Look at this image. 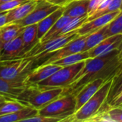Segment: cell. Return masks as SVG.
<instances>
[{
	"instance_id": "obj_29",
	"label": "cell",
	"mask_w": 122,
	"mask_h": 122,
	"mask_svg": "<svg viewBox=\"0 0 122 122\" xmlns=\"http://www.w3.org/2000/svg\"><path fill=\"white\" fill-rule=\"evenodd\" d=\"M122 4V0H112L111 1V3L109 4V6H107L106 8H104V9H102L101 11H96L92 15L89 16L88 17L86 21L93 20V19H96V18H97L99 16H103V15H105V14H107L116 11L117 10H119Z\"/></svg>"
},
{
	"instance_id": "obj_31",
	"label": "cell",
	"mask_w": 122,
	"mask_h": 122,
	"mask_svg": "<svg viewBox=\"0 0 122 122\" xmlns=\"http://www.w3.org/2000/svg\"><path fill=\"white\" fill-rule=\"evenodd\" d=\"M24 122H61L60 119L58 118H53L50 117H46L40 114H37L33 117L29 118Z\"/></svg>"
},
{
	"instance_id": "obj_9",
	"label": "cell",
	"mask_w": 122,
	"mask_h": 122,
	"mask_svg": "<svg viewBox=\"0 0 122 122\" xmlns=\"http://www.w3.org/2000/svg\"><path fill=\"white\" fill-rule=\"evenodd\" d=\"M120 9L116 11L99 16L93 20L85 22L81 26L77 29V33L79 36L91 34L94 31L99 30L106 25H107L110 21H111L119 13Z\"/></svg>"
},
{
	"instance_id": "obj_1",
	"label": "cell",
	"mask_w": 122,
	"mask_h": 122,
	"mask_svg": "<svg viewBox=\"0 0 122 122\" xmlns=\"http://www.w3.org/2000/svg\"><path fill=\"white\" fill-rule=\"evenodd\" d=\"M119 49H114L106 54L86 60L85 66L74 78L73 81L63 88L61 95L76 96L88 83L103 79L109 81L122 69V61L119 58Z\"/></svg>"
},
{
	"instance_id": "obj_13",
	"label": "cell",
	"mask_w": 122,
	"mask_h": 122,
	"mask_svg": "<svg viewBox=\"0 0 122 122\" xmlns=\"http://www.w3.org/2000/svg\"><path fill=\"white\" fill-rule=\"evenodd\" d=\"M28 85L25 81L7 80L0 77V95L11 99H17L19 94Z\"/></svg>"
},
{
	"instance_id": "obj_3",
	"label": "cell",
	"mask_w": 122,
	"mask_h": 122,
	"mask_svg": "<svg viewBox=\"0 0 122 122\" xmlns=\"http://www.w3.org/2000/svg\"><path fill=\"white\" fill-rule=\"evenodd\" d=\"M112 79L106 81L83 107L63 122H88L91 117L96 114L106 102Z\"/></svg>"
},
{
	"instance_id": "obj_19",
	"label": "cell",
	"mask_w": 122,
	"mask_h": 122,
	"mask_svg": "<svg viewBox=\"0 0 122 122\" xmlns=\"http://www.w3.org/2000/svg\"><path fill=\"white\" fill-rule=\"evenodd\" d=\"M37 114H39L38 109L28 106L14 113L0 116V122H24V120Z\"/></svg>"
},
{
	"instance_id": "obj_11",
	"label": "cell",
	"mask_w": 122,
	"mask_h": 122,
	"mask_svg": "<svg viewBox=\"0 0 122 122\" xmlns=\"http://www.w3.org/2000/svg\"><path fill=\"white\" fill-rule=\"evenodd\" d=\"M60 68L62 66L53 64H42L34 69L28 74L25 81L27 85L37 84L50 76Z\"/></svg>"
},
{
	"instance_id": "obj_36",
	"label": "cell",
	"mask_w": 122,
	"mask_h": 122,
	"mask_svg": "<svg viewBox=\"0 0 122 122\" xmlns=\"http://www.w3.org/2000/svg\"><path fill=\"white\" fill-rule=\"evenodd\" d=\"M6 99H9L7 97H4V96H1V95H0V103L1 102H4V101H6Z\"/></svg>"
},
{
	"instance_id": "obj_6",
	"label": "cell",
	"mask_w": 122,
	"mask_h": 122,
	"mask_svg": "<svg viewBox=\"0 0 122 122\" xmlns=\"http://www.w3.org/2000/svg\"><path fill=\"white\" fill-rule=\"evenodd\" d=\"M85 63L86 60H83L70 66H63L50 76L36 84L41 86L65 88L73 81L76 75L85 66Z\"/></svg>"
},
{
	"instance_id": "obj_25",
	"label": "cell",
	"mask_w": 122,
	"mask_h": 122,
	"mask_svg": "<svg viewBox=\"0 0 122 122\" xmlns=\"http://www.w3.org/2000/svg\"><path fill=\"white\" fill-rule=\"evenodd\" d=\"M73 18L70 17L68 16H65V15H62L58 20L54 24V25L51 27V29L45 34V36L40 39V41H45L48 39H52V37H54V36L58 32L60 31Z\"/></svg>"
},
{
	"instance_id": "obj_7",
	"label": "cell",
	"mask_w": 122,
	"mask_h": 122,
	"mask_svg": "<svg viewBox=\"0 0 122 122\" xmlns=\"http://www.w3.org/2000/svg\"><path fill=\"white\" fill-rule=\"evenodd\" d=\"M78 36L77 30H76L63 35L53 37L45 41H40L22 57H40L44 56L47 53L59 49Z\"/></svg>"
},
{
	"instance_id": "obj_17",
	"label": "cell",
	"mask_w": 122,
	"mask_h": 122,
	"mask_svg": "<svg viewBox=\"0 0 122 122\" xmlns=\"http://www.w3.org/2000/svg\"><path fill=\"white\" fill-rule=\"evenodd\" d=\"M37 0H28L16 8L7 11V24L25 18L36 6Z\"/></svg>"
},
{
	"instance_id": "obj_42",
	"label": "cell",
	"mask_w": 122,
	"mask_h": 122,
	"mask_svg": "<svg viewBox=\"0 0 122 122\" xmlns=\"http://www.w3.org/2000/svg\"><path fill=\"white\" fill-rule=\"evenodd\" d=\"M121 46L122 47V44H121Z\"/></svg>"
},
{
	"instance_id": "obj_21",
	"label": "cell",
	"mask_w": 122,
	"mask_h": 122,
	"mask_svg": "<svg viewBox=\"0 0 122 122\" xmlns=\"http://www.w3.org/2000/svg\"><path fill=\"white\" fill-rule=\"evenodd\" d=\"M24 28V26L15 22L6 24L0 28V39L4 44L9 42L19 36L22 33Z\"/></svg>"
},
{
	"instance_id": "obj_37",
	"label": "cell",
	"mask_w": 122,
	"mask_h": 122,
	"mask_svg": "<svg viewBox=\"0 0 122 122\" xmlns=\"http://www.w3.org/2000/svg\"><path fill=\"white\" fill-rule=\"evenodd\" d=\"M3 46H4V42L0 39V54H1V50H2Z\"/></svg>"
},
{
	"instance_id": "obj_18",
	"label": "cell",
	"mask_w": 122,
	"mask_h": 122,
	"mask_svg": "<svg viewBox=\"0 0 122 122\" xmlns=\"http://www.w3.org/2000/svg\"><path fill=\"white\" fill-rule=\"evenodd\" d=\"M22 37L23 40V51L21 58L40 42L37 36V24L24 26L22 33Z\"/></svg>"
},
{
	"instance_id": "obj_2",
	"label": "cell",
	"mask_w": 122,
	"mask_h": 122,
	"mask_svg": "<svg viewBox=\"0 0 122 122\" xmlns=\"http://www.w3.org/2000/svg\"><path fill=\"white\" fill-rule=\"evenodd\" d=\"M63 91V88L60 87L53 88L41 86L36 84H30L19 94L17 100L40 110L59 97Z\"/></svg>"
},
{
	"instance_id": "obj_16",
	"label": "cell",
	"mask_w": 122,
	"mask_h": 122,
	"mask_svg": "<svg viewBox=\"0 0 122 122\" xmlns=\"http://www.w3.org/2000/svg\"><path fill=\"white\" fill-rule=\"evenodd\" d=\"M88 122H122V107L100 109L98 113Z\"/></svg>"
},
{
	"instance_id": "obj_30",
	"label": "cell",
	"mask_w": 122,
	"mask_h": 122,
	"mask_svg": "<svg viewBox=\"0 0 122 122\" xmlns=\"http://www.w3.org/2000/svg\"><path fill=\"white\" fill-rule=\"evenodd\" d=\"M28 0H10L0 4V11H9Z\"/></svg>"
},
{
	"instance_id": "obj_32",
	"label": "cell",
	"mask_w": 122,
	"mask_h": 122,
	"mask_svg": "<svg viewBox=\"0 0 122 122\" xmlns=\"http://www.w3.org/2000/svg\"><path fill=\"white\" fill-rule=\"evenodd\" d=\"M104 0H90L88 9V16L92 15L99 8V6L101 4V3Z\"/></svg>"
},
{
	"instance_id": "obj_39",
	"label": "cell",
	"mask_w": 122,
	"mask_h": 122,
	"mask_svg": "<svg viewBox=\"0 0 122 122\" xmlns=\"http://www.w3.org/2000/svg\"><path fill=\"white\" fill-rule=\"evenodd\" d=\"M8 1H10V0H0V4H1V3H3V2Z\"/></svg>"
},
{
	"instance_id": "obj_23",
	"label": "cell",
	"mask_w": 122,
	"mask_h": 122,
	"mask_svg": "<svg viewBox=\"0 0 122 122\" xmlns=\"http://www.w3.org/2000/svg\"><path fill=\"white\" fill-rule=\"evenodd\" d=\"M89 58H90V56H89L88 52V51H82V52L70 54V55L67 56L63 59L55 61L52 62V64L58 65V66H60L63 67V66H70V65L75 64L81 61L86 60L87 59H89Z\"/></svg>"
},
{
	"instance_id": "obj_14",
	"label": "cell",
	"mask_w": 122,
	"mask_h": 122,
	"mask_svg": "<svg viewBox=\"0 0 122 122\" xmlns=\"http://www.w3.org/2000/svg\"><path fill=\"white\" fill-rule=\"evenodd\" d=\"M23 51V40L22 34L13 40L4 43L2 48L0 60H7L21 58Z\"/></svg>"
},
{
	"instance_id": "obj_10",
	"label": "cell",
	"mask_w": 122,
	"mask_h": 122,
	"mask_svg": "<svg viewBox=\"0 0 122 122\" xmlns=\"http://www.w3.org/2000/svg\"><path fill=\"white\" fill-rule=\"evenodd\" d=\"M122 42V34H118L106 38L98 45L88 51L90 58L106 54L114 49H119Z\"/></svg>"
},
{
	"instance_id": "obj_8",
	"label": "cell",
	"mask_w": 122,
	"mask_h": 122,
	"mask_svg": "<svg viewBox=\"0 0 122 122\" xmlns=\"http://www.w3.org/2000/svg\"><path fill=\"white\" fill-rule=\"evenodd\" d=\"M60 7V6L54 4L47 0H37L35 9L25 18L16 21L15 23H17L22 26L37 24Z\"/></svg>"
},
{
	"instance_id": "obj_15",
	"label": "cell",
	"mask_w": 122,
	"mask_h": 122,
	"mask_svg": "<svg viewBox=\"0 0 122 122\" xmlns=\"http://www.w3.org/2000/svg\"><path fill=\"white\" fill-rule=\"evenodd\" d=\"M90 0H70L63 6V15L72 18L88 15Z\"/></svg>"
},
{
	"instance_id": "obj_5",
	"label": "cell",
	"mask_w": 122,
	"mask_h": 122,
	"mask_svg": "<svg viewBox=\"0 0 122 122\" xmlns=\"http://www.w3.org/2000/svg\"><path fill=\"white\" fill-rule=\"evenodd\" d=\"M76 100L73 94L60 95L39 110V114L58 118L63 122L76 112Z\"/></svg>"
},
{
	"instance_id": "obj_27",
	"label": "cell",
	"mask_w": 122,
	"mask_h": 122,
	"mask_svg": "<svg viewBox=\"0 0 122 122\" xmlns=\"http://www.w3.org/2000/svg\"><path fill=\"white\" fill-rule=\"evenodd\" d=\"M88 17V15H86V16H80V17L73 18L60 31H58L54 36V37L58 36H60V35H63V34H68L69 32L77 30L80 26H81L86 21Z\"/></svg>"
},
{
	"instance_id": "obj_24",
	"label": "cell",
	"mask_w": 122,
	"mask_h": 122,
	"mask_svg": "<svg viewBox=\"0 0 122 122\" xmlns=\"http://www.w3.org/2000/svg\"><path fill=\"white\" fill-rule=\"evenodd\" d=\"M107 28V25L104 26L103 28L100 29L99 30L93 32L92 34H89L86 39V45L83 51H86L90 50L91 49L93 48L99 43H101L103 40L106 38V30Z\"/></svg>"
},
{
	"instance_id": "obj_22",
	"label": "cell",
	"mask_w": 122,
	"mask_h": 122,
	"mask_svg": "<svg viewBox=\"0 0 122 122\" xmlns=\"http://www.w3.org/2000/svg\"><path fill=\"white\" fill-rule=\"evenodd\" d=\"M122 92V69L113 77L112 83L109 92V94L104 106H109V104L114 99Z\"/></svg>"
},
{
	"instance_id": "obj_38",
	"label": "cell",
	"mask_w": 122,
	"mask_h": 122,
	"mask_svg": "<svg viewBox=\"0 0 122 122\" xmlns=\"http://www.w3.org/2000/svg\"><path fill=\"white\" fill-rule=\"evenodd\" d=\"M119 51H120V52H119V58H120L121 61H122V50H119Z\"/></svg>"
},
{
	"instance_id": "obj_28",
	"label": "cell",
	"mask_w": 122,
	"mask_h": 122,
	"mask_svg": "<svg viewBox=\"0 0 122 122\" xmlns=\"http://www.w3.org/2000/svg\"><path fill=\"white\" fill-rule=\"evenodd\" d=\"M118 34H122V11L107 24L106 30V37Z\"/></svg>"
},
{
	"instance_id": "obj_41",
	"label": "cell",
	"mask_w": 122,
	"mask_h": 122,
	"mask_svg": "<svg viewBox=\"0 0 122 122\" xmlns=\"http://www.w3.org/2000/svg\"><path fill=\"white\" fill-rule=\"evenodd\" d=\"M120 11H122V5H121V7H120Z\"/></svg>"
},
{
	"instance_id": "obj_33",
	"label": "cell",
	"mask_w": 122,
	"mask_h": 122,
	"mask_svg": "<svg viewBox=\"0 0 122 122\" xmlns=\"http://www.w3.org/2000/svg\"><path fill=\"white\" fill-rule=\"evenodd\" d=\"M109 107H122V92L109 104Z\"/></svg>"
},
{
	"instance_id": "obj_12",
	"label": "cell",
	"mask_w": 122,
	"mask_h": 122,
	"mask_svg": "<svg viewBox=\"0 0 122 122\" xmlns=\"http://www.w3.org/2000/svg\"><path fill=\"white\" fill-rule=\"evenodd\" d=\"M105 82L106 81L103 79H98L83 86V89L76 95V112L83 107L97 92Z\"/></svg>"
},
{
	"instance_id": "obj_34",
	"label": "cell",
	"mask_w": 122,
	"mask_h": 122,
	"mask_svg": "<svg viewBox=\"0 0 122 122\" xmlns=\"http://www.w3.org/2000/svg\"><path fill=\"white\" fill-rule=\"evenodd\" d=\"M7 24V11H0V28Z\"/></svg>"
},
{
	"instance_id": "obj_43",
	"label": "cell",
	"mask_w": 122,
	"mask_h": 122,
	"mask_svg": "<svg viewBox=\"0 0 122 122\" xmlns=\"http://www.w3.org/2000/svg\"><path fill=\"white\" fill-rule=\"evenodd\" d=\"M0 33H1V32H0Z\"/></svg>"
},
{
	"instance_id": "obj_35",
	"label": "cell",
	"mask_w": 122,
	"mask_h": 122,
	"mask_svg": "<svg viewBox=\"0 0 122 122\" xmlns=\"http://www.w3.org/2000/svg\"><path fill=\"white\" fill-rule=\"evenodd\" d=\"M54 4H56V5H58L60 6H64L65 4H67L68 2H69L70 0H47Z\"/></svg>"
},
{
	"instance_id": "obj_26",
	"label": "cell",
	"mask_w": 122,
	"mask_h": 122,
	"mask_svg": "<svg viewBox=\"0 0 122 122\" xmlns=\"http://www.w3.org/2000/svg\"><path fill=\"white\" fill-rule=\"evenodd\" d=\"M26 107L28 106L17 99H6L4 102L3 105L0 108V116L14 113L25 108Z\"/></svg>"
},
{
	"instance_id": "obj_20",
	"label": "cell",
	"mask_w": 122,
	"mask_h": 122,
	"mask_svg": "<svg viewBox=\"0 0 122 122\" xmlns=\"http://www.w3.org/2000/svg\"><path fill=\"white\" fill-rule=\"evenodd\" d=\"M63 14V6H60L59 9L37 23V36L40 41Z\"/></svg>"
},
{
	"instance_id": "obj_40",
	"label": "cell",
	"mask_w": 122,
	"mask_h": 122,
	"mask_svg": "<svg viewBox=\"0 0 122 122\" xmlns=\"http://www.w3.org/2000/svg\"><path fill=\"white\" fill-rule=\"evenodd\" d=\"M3 103H4V102H1V103H0V108H1V106L3 105Z\"/></svg>"
},
{
	"instance_id": "obj_4",
	"label": "cell",
	"mask_w": 122,
	"mask_h": 122,
	"mask_svg": "<svg viewBox=\"0 0 122 122\" xmlns=\"http://www.w3.org/2000/svg\"><path fill=\"white\" fill-rule=\"evenodd\" d=\"M34 69L35 66L32 58L0 60V77L7 80L25 81Z\"/></svg>"
}]
</instances>
